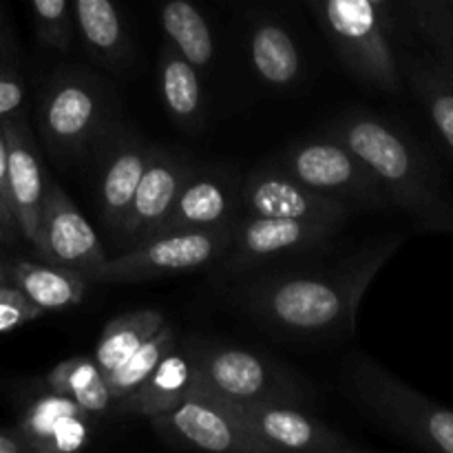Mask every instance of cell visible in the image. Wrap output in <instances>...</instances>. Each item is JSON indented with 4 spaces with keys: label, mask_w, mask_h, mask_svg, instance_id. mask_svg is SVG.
<instances>
[{
    "label": "cell",
    "mask_w": 453,
    "mask_h": 453,
    "mask_svg": "<svg viewBox=\"0 0 453 453\" xmlns=\"http://www.w3.org/2000/svg\"><path fill=\"white\" fill-rule=\"evenodd\" d=\"M398 246L401 237H389L330 273L255 279L239 286L233 296L243 312L277 332L299 336L352 334L363 295Z\"/></svg>",
    "instance_id": "obj_1"
},
{
    "label": "cell",
    "mask_w": 453,
    "mask_h": 453,
    "mask_svg": "<svg viewBox=\"0 0 453 453\" xmlns=\"http://www.w3.org/2000/svg\"><path fill=\"white\" fill-rule=\"evenodd\" d=\"M330 135L374 171L388 202L407 212L416 226L453 234V199L410 137L372 113L343 115L330 127Z\"/></svg>",
    "instance_id": "obj_2"
},
{
    "label": "cell",
    "mask_w": 453,
    "mask_h": 453,
    "mask_svg": "<svg viewBox=\"0 0 453 453\" xmlns=\"http://www.w3.org/2000/svg\"><path fill=\"white\" fill-rule=\"evenodd\" d=\"M352 396L383 427L427 451L453 453V411L429 401L370 357L348 367Z\"/></svg>",
    "instance_id": "obj_3"
},
{
    "label": "cell",
    "mask_w": 453,
    "mask_h": 453,
    "mask_svg": "<svg viewBox=\"0 0 453 453\" xmlns=\"http://www.w3.org/2000/svg\"><path fill=\"white\" fill-rule=\"evenodd\" d=\"M195 345L197 389L221 401L252 405V403H283L303 405L305 385L281 363L237 345L202 343Z\"/></svg>",
    "instance_id": "obj_4"
},
{
    "label": "cell",
    "mask_w": 453,
    "mask_h": 453,
    "mask_svg": "<svg viewBox=\"0 0 453 453\" xmlns=\"http://www.w3.org/2000/svg\"><path fill=\"white\" fill-rule=\"evenodd\" d=\"M332 49L345 66L370 87L398 93L401 69L388 27L370 0H310Z\"/></svg>",
    "instance_id": "obj_5"
},
{
    "label": "cell",
    "mask_w": 453,
    "mask_h": 453,
    "mask_svg": "<svg viewBox=\"0 0 453 453\" xmlns=\"http://www.w3.org/2000/svg\"><path fill=\"white\" fill-rule=\"evenodd\" d=\"M109 124V96L96 75L69 69L47 80L38 106V127L58 159L82 157Z\"/></svg>",
    "instance_id": "obj_6"
},
{
    "label": "cell",
    "mask_w": 453,
    "mask_h": 453,
    "mask_svg": "<svg viewBox=\"0 0 453 453\" xmlns=\"http://www.w3.org/2000/svg\"><path fill=\"white\" fill-rule=\"evenodd\" d=\"M234 224L202 230H173L155 234L128 248L124 255L104 259L91 281L96 283H135L166 274L215 265L233 243Z\"/></svg>",
    "instance_id": "obj_7"
},
{
    "label": "cell",
    "mask_w": 453,
    "mask_h": 453,
    "mask_svg": "<svg viewBox=\"0 0 453 453\" xmlns=\"http://www.w3.org/2000/svg\"><path fill=\"white\" fill-rule=\"evenodd\" d=\"M155 434L177 449L273 453L221 398L195 388L180 405L150 418Z\"/></svg>",
    "instance_id": "obj_8"
},
{
    "label": "cell",
    "mask_w": 453,
    "mask_h": 453,
    "mask_svg": "<svg viewBox=\"0 0 453 453\" xmlns=\"http://www.w3.org/2000/svg\"><path fill=\"white\" fill-rule=\"evenodd\" d=\"M281 168L317 193L341 202H357L365 208H383L388 203V195L374 171L332 135L290 146Z\"/></svg>",
    "instance_id": "obj_9"
},
{
    "label": "cell",
    "mask_w": 453,
    "mask_h": 453,
    "mask_svg": "<svg viewBox=\"0 0 453 453\" xmlns=\"http://www.w3.org/2000/svg\"><path fill=\"white\" fill-rule=\"evenodd\" d=\"M343 224L334 221L279 219V217L239 215L234 219L233 243L217 261L219 277H237L259 268L277 257L308 250L330 239Z\"/></svg>",
    "instance_id": "obj_10"
},
{
    "label": "cell",
    "mask_w": 453,
    "mask_h": 453,
    "mask_svg": "<svg viewBox=\"0 0 453 453\" xmlns=\"http://www.w3.org/2000/svg\"><path fill=\"white\" fill-rule=\"evenodd\" d=\"M31 246L47 264L66 265L91 281L106 255L100 237L60 184L49 181Z\"/></svg>",
    "instance_id": "obj_11"
},
{
    "label": "cell",
    "mask_w": 453,
    "mask_h": 453,
    "mask_svg": "<svg viewBox=\"0 0 453 453\" xmlns=\"http://www.w3.org/2000/svg\"><path fill=\"white\" fill-rule=\"evenodd\" d=\"M239 215L345 224L348 203L317 193L283 168H259L239 186Z\"/></svg>",
    "instance_id": "obj_12"
},
{
    "label": "cell",
    "mask_w": 453,
    "mask_h": 453,
    "mask_svg": "<svg viewBox=\"0 0 453 453\" xmlns=\"http://www.w3.org/2000/svg\"><path fill=\"white\" fill-rule=\"evenodd\" d=\"M228 403V401H226ZM246 427L259 441L270 447V451L295 453H361L365 451L358 442L349 441L345 434L327 427L323 420L305 414L299 405L283 403H252L237 405L228 403Z\"/></svg>",
    "instance_id": "obj_13"
},
{
    "label": "cell",
    "mask_w": 453,
    "mask_h": 453,
    "mask_svg": "<svg viewBox=\"0 0 453 453\" xmlns=\"http://www.w3.org/2000/svg\"><path fill=\"white\" fill-rule=\"evenodd\" d=\"M96 144H100V153H97L100 215L106 228L118 234L131 208L133 195H135L153 146L144 137L111 127V124Z\"/></svg>",
    "instance_id": "obj_14"
},
{
    "label": "cell",
    "mask_w": 453,
    "mask_h": 453,
    "mask_svg": "<svg viewBox=\"0 0 453 453\" xmlns=\"http://www.w3.org/2000/svg\"><path fill=\"white\" fill-rule=\"evenodd\" d=\"M190 171H193V164L184 155L153 146L135 195H133L131 208L115 237L128 248L153 237L159 224L171 212Z\"/></svg>",
    "instance_id": "obj_15"
},
{
    "label": "cell",
    "mask_w": 453,
    "mask_h": 453,
    "mask_svg": "<svg viewBox=\"0 0 453 453\" xmlns=\"http://www.w3.org/2000/svg\"><path fill=\"white\" fill-rule=\"evenodd\" d=\"M239 186L221 171L193 168L157 233L202 230L234 224L239 217ZM153 234V237H155Z\"/></svg>",
    "instance_id": "obj_16"
},
{
    "label": "cell",
    "mask_w": 453,
    "mask_h": 453,
    "mask_svg": "<svg viewBox=\"0 0 453 453\" xmlns=\"http://www.w3.org/2000/svg\"><path fill=\"white\" fill-rule=\"evenodd\" d=\"M4 142H7V195L16 217L18 233L31 242L38 228L40 211L47 184L40 166L38 149L29 124L20 115L3 118Z\"/></svg>",
    "instance_id": "obj_17"
},
{
    "label": "cell",
    "mask_w": 453,
    "mask_h": 453,
    "mask_svg": "<svg viewBox=\"0 0 453 453\" xmlns=\"http://www.w3.org/2000/svg\"><path fill=\"white\" fill-rule=\"evenodd\" d=\"M91 416L65 394L34 398L16 425L34 453L80 451L91 441Z\"/></svg>",
    "instance_id": "obj_18"
},
{
    "label": "cell",
    "mask_w": 453,
    "mask_h": 453,
    "mask_svg": "<svg viewBox=\"0 0 453 453\" xmlns=\"http://www.w3.org/2000/svg\"><path fill=\"white\" fill-rule=\"evenodd\" d=\"M197 388V367H195V345L181 348L180 343L157 363L153 372L137 385L128 396L115 403L119 414H135L144 418L164 414L180 405Z\"/></svg>",
    "instance_id": "obj_19"
},
{
    "label": "cell",
    "mask_w": 453,
    "mask_h": 453,
    "mask_svg": "<svg viewBox=\"0 0 453 453\" xmlns=\"http://www.w3.org/2000/svg\"><path fill=\"white\" fill-rule=\"evenodd\" d=\"M69 4L88 56L111 71L127 69L133 44L118 4L113 0H69Z\"/></svg>",
    "instance_id": "obj_20"
},
{
    "label": "cell",
    "mask_w": 453,
    "mask_h": 453,
    "mask_svg": "<svg viewBox=\"0 0 453 453\" xmlns=\"http://www.w3.org/2000/svg\"><path fill=\"white\" fill-rule=\"evenodd\" d=\"M9 279L31 303L40 310H65L78 305L87 295L88 279L82 273L66 265L34 264L18 259L9 264Z\"/></svg>",
    "instance_id": "obj_21"
},
{
    "label": "cell",
    "mask_w": 453,
    "mask_h": 453,
    "mask_svg": "<svg viewBox=\"0 0 453 453\" xmlns=\"http://www.w3.org/2000/svg\"><path fill=\"white\" fill-rule=\"evenodd\" d=\"M159 88L164 106L177 127L188 133L203 127L206 102L199 71L171 42L164 44L159 53Z\"/></svg>",
    "instance_id": "obj_22"
},
{
    "label": "cell",
    "mask_w": 453,
    "mask_h": 453,
    "mask_svg": "<svg viewBox=\"0 0 453 453\" xmlns=\"http://www.w3.org/2000/svg\"><path fill=\"white\" fill-rule=\"evenodd\" d=\"M250 60L257 78L268 87H292L301 75L299 47L292 35L273 20L257 22L252 29Z\"/></svg>",
    "instance_id": "obj_23"
},
{
    "label": "cell",
    "mask_w": 453,
    "mask_h": 453,
    "mask_svg": "<svg viewBox=\"0 0 453 453\" xmlns=\"http://www.w3.org/2000/svg\"><path fill=\"white\" fill-rule=\"evenodd\" d=\"M47 388L69 396L88 416H104L115 410L104 372L93 357H73L58 363L47 374Z\"/></svg>",
    "instance_id": "obj_24"
},
{
    "label": "cell",
    "mask_w": 453,
    "mask_h": 453,
    "mask_svg": "<svg viewBox=\"0 0 453 453\" xmlns=\"http://www.w3.org/2000/svg\"><path fill=\"white\" fill-rule=\"evenodd\" d=\"M162 27L168 42L197 71L208 69L215 58V40L203 13L190 0H164Z\"/></svg>",
    "instance_id": "obj_25"
},
{
    "label": "cell",
    "mask_w": 453,
    "mask_h": 453,
    "mask_svg": "<svg viewBox=\"0 0 453 453\" xmlns=\"http://www.w3.org/2000/svg\"><path fill=\"white\" fill-rule=\"evenodd\" d=\"M164 323L166 319L157 310H133V312L111 319L102 327V334L96 343L93 358L97 367L109 374L119 363L127 361L142 343H146Z\"/></svg>",
    "instance_id": "obj_26"
},
{
    "label": "cell",
    "mask_w": 453,
    "mask_h": 453,
    "mask_svg": "<svg viewBox=\"0 0 453 453\" xmlns=\"http://www.w3.org/2000/svg\"><path fill=\"white\" fill-rule=\"evenodd\" d=\"M177 345V330L168 323H164L146 343H142L127 361L119 363L115 370H111L106 376V385L113 403H119L124 396L133 392L137 385L144 383L146 376L157 367V363L171 352Z\"/></svg>",
    "instance_id": "obj_27"
},
{
    "label": "cell",
    "mask_w": 453,
    "mask_h": 453,
    "mask_svg": "<svg viewBox=\"0 0 453 453\" xmlns=\"http://www.w3.org/2000/svg\"><path fill=\"white\" fill-rule=\"evenodd\" d=\"M410 80L416 97L423 102L434 128L445 142L447 149L451 150L453 157V88L445 75L438 71V66L411 65Z\"/></svg>",
    "instance_id": "obj_28"
},
{
    "label": "cell",
    "mask_w": 453,
    "mask_h": 453,
    "mask_svg": "<svg viewBox=\"0 0 453 453\" xmlns=\"http://www.w3.org/2000/svg\"><path fill=\"white\" fill-rule=\"evenodd\" d=\"M38 38L44 47L69 51L73 42V16L69 0H31Z\"/></svg>",
    "instance_id": "obj_29"
},
{
    "label": "cell",
    "mask_w": 453,
    "mask_h": 453,
    "mask_svg": "<svg viewBox=\"0 0 453 453\" xmlns=\"http://www.w3.org/2000/svg\"><path fill=\"white\" fill-rule=\"evenodd\" d=\"M44 314L38 305L31 303L16 286H0V334L12 332L25 323L35 321Z\"/></svg>",
    "instance_id": "obj_30"
},
{
    "label": "cell",
    "mask_w": 453,
    "mask_h": 453,
    "mask_svg": "<svg viewBox=\"0 0 453 453\" xmlns=\"http://www.w3.org/2000/svg\"><path fill=\"white\" fill-rule=\"evenodd\" d=\"M25 102V84L12 71H0V119L13 115Z\"/></svg>",
    "instance_id": "obj_31"
},
{
    "label": "cell",
    "mask_w": 453,
    "mask_h": 453,
    "mask_svg": "<svg viewBox=\"0 0 453 453\" xmlns=\"http://www.w3.org/2000/svg\"><path fill=\"white\" fill-rule=\"evenodd\" d=\"M0 453H34L18 427L0 429Z\"/></svg>",
    "instance_id": "obj_32"
},
{
    "label": "cell",
    "mask_w": 453,
    "mask_h": 453,
    "mask_svg": "<svg viewBox=\"0 0 453 453\" xmlns=\"http://www.w3.org/2000/svg\"><path fill=\"white\" fill-rule=\"evenodd\" d=\"M438 53H441V62H438V71L445 75V80L453 88V38L438 40L436 42Z\"/></svg>",
    "instance_id": "obj_33"
},
{
    "label": "cell",
    "mask_w": 453,
    "mask_h": 453,
    "mask_svg": "<svg viewBox=\"0 0 453 453\" xmlns=\"http://www.w3.org/2000/svg\"><path fill=\"white\" fill-rule=\"evenodd\" d=\"M0 224L4 226V230H7L9 234H12V239L18 234V224H16V217H13V211H12V203H9V199L4 197V193L0 190Z\"/></svg>",
    "instance_id": "obj_34"
},
{
    "label": "cell",
    "mask_w": 453,
    "mask_h": 453,
    "mask_svg": "<svg viewBox=\"0 0 453 453\" xmlns=\"http://www.w3.org/2000/svg\"><path fill=\"white\" fill-rule=\"evenodd\" d=\"M0 190H3L4 197L9 199V195H7V142H4L3 124H0Z\"/></svg>",
    "instance_id": "obj_35"
},
{
    "label": "cell",
    "mask_w": 453,
    "mask_h": 453,
    "mask_svg": "<svg viewBox=\"0 0 453 453\" xmlns=\"http://www.w3.org/2000/svg\"><path fill=\"white\" fill-rule=\"evenodd\" d=\"M372 4L376 7V12L380 13V18L385 20V25L389 22V18H392V0H370Z\"/></svg>",
    "instance_id": "obj_36"
},
{
    "label": "cell",
    "mask_w": 453,
    "mask_h": 453,
    "mask_svg": "<svg viewBox=\"0 0 453 453\" xmlns=\"http://www.w3.org/2000/svg\"><path fill=\"white\" fill-rule=\"evenodd\" d=\"M12 279H9V264L0 261V286H9Z\"/></svg>",
    "instance_id": "obj_37"
},
{
    "label": "cell",
    "mask_w": 453,
    "mask_h": 453,
    "mask_svg": "<svg viewBox=\"0 0 453 453\" xmlns=\"http://www.w3.org/2000/svg\"><path fill=\"white\" fill-rule=\"evenodd\" d=\"M9 239H12V234H9L7 230H4V226L0 224V243H3V242H9Z\"/></svg>",
    "instance_id": "obj_38"
},
{
    "label": "cell",
    "mask_w": 453,
    "mask_h": 453,
    "mask_svg": "<svg viewBox=\"0 0 453 453\" xmlns=\"http://www.w3.org/2000/svg\"><path fill=\"white\" fill-rule=\"evenodd\" d=\"M441 3H445L447 7H453V0H441Z\"/></svg>",
    "instance_id": "obj_39"
},
{
    "label": "cell",
    "mask_w": 453,
    "mask_h": 453,
    "mask_svg": "<svg viewBox=\"0 0 453 453\" xmlns=\"http://www.w3.org/2000/svg\"><path fill=\"white\" fill-rule=\"evenodd\" d=\"M451 34H453V20H451Z\"/></svg>",
    "instance_id": "obj_40"
},
{
    "label": "cell",
    "mask_w": 453,
    "mask_h": 453,
    "mask_svg": "<svg viewBox=\"0 0 453 453\" xmlns=\"http://www.w3.org/2000/svg\"><path fill=\"white\" fill-rule=\"evenodd\" d=\"M305 3H310V0H305Z\"/></svg>",
    "instance_id": "obj_41"
}]
</instances>
